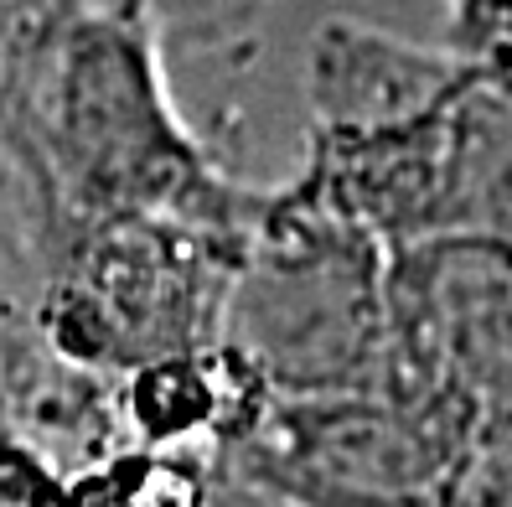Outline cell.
Listing matches in <instances>:
<instances>
[{
  "label": "cell",
  "instance_id": "7a4b0ae2",
  "mask_svg": "<svg viewBox=\"0 0 512 507\" xmlns=\"http://www.w3.org/2000/svg\"><path fill=\"white\" fill-rule=\"evenodd\" d=\"M47 145L73 187L109 218H166L207 233H228L238 197L207 171L187 130L161 99L156 57L145 32L125 21H83L57 47L47 94Z\"/></svg>",
  "mask_w": 512,
  "mask_h": 507
},
{
  "label": "cell",
  "instance_id": "6da1fadb",
  "mask_svg": "<svg viewBox=\"0 0 512 507\" xmlns=\"http://www.w3.org/2000/svg\"><path fill=\"white\" fill-rule=\"evenodd\" d=\"M388 249L306 176L259 202L218 311V347L264 399L383 389Z\"/></svg>",
  "mask_w": 512,
  "mask_h": 507
},
{
  "label": "cell",
  "instance_id": "52a82bcc",
  "mask_svg": "<svg viewBox=\"0 0 512 507\" xmlns=\"http://www.w3.org/2000/svg\"><path fill=\"white\" fill-rule=\"evenodd\" d=\"M456 6V52L476 57L492 83L512 94V0H450Z\"/></svg>",
  "mask_w": 512,
  "mask_h": 507
},
{
  "label": "cell",
  "instance_id": "5b68a950",
  "mask_svg": "<svg viewBox=\"0 0 512 507\" xmlns=\"http://www.w3.org/2000/svg\"><path fill=\"white\" fill-rule=\"evenodd\" d=\"M213 238L166 218H104L57 306L68 347L99 363H176L207 306L202 280Z\"/></svg>",
  "mask_w": 512,
  "mask_h": 507
},
{
  "label": "cell",
  "instance_id": "8992f818",
  "mask_svg": "<svg viewBox=\"0 0 512 507\" xmlns=\"http://www.w3.org/2000/svg\"><path fill=\"white\" fill-rule=\"evenodd\" d=\"M487 78L456 47H419L383 26L326 16L306 42V99L316 140H363L419 125Z\"/></svg>",
  "mask_w": 512,
  "mask_h": 507
},
{
  "label": "cell",
  "instance_id": "277c9868",
  "mask_svg": "<svg viewBox=\"0 0 512 507\" xmlns=\"http://www.w3.org/2000/svg\"><path fill=\"white\" fill-rule=\"evenodd\" d=\"M383 383L481 420L512 394V244L435 233L388 249Z\"/></svg>",
  "mask_w": 512,
  "mask_h": 507
},
{
  "label": "cell",
  "instance_id": "3957f363",
  "mask_svg": "<svg viewBox=\"0 0 512 507\" xmlns=\"http://www.w3.org/2000/svg\"><path fill=\"white\" fill-rule=\"evenodd\" d=\"M471 414L399 389L264 399L249 466L295 507H430Z\"/></svg>",
  "mask_w": 512,
  "mask_h": 507
}]
</instances>
